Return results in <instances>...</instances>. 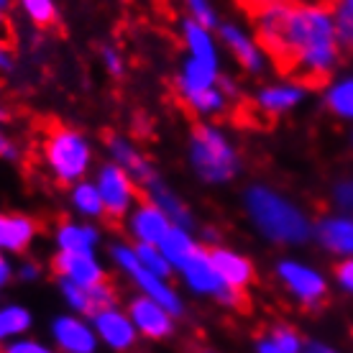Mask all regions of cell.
I'll list each match as a JSON object with an SVG mask.
<instances>
[{
	"label": "cell",
	"mask_w": 353,
	"mask_h": 353,
	"mask_svg": "<svg viewBox=\"0 0 353 353\" xmlns=\"http://www.w3.org/2000/svg\"><path fill=\"white\" fill-rule=\"evenodd\" d=\"M330 10H333L341 49H353V0H333Z\"/></svg>",
	"instance_id": "f1b7e54d"
},
{
	"label": "cell",
	"mask_w": 353,
	"mask_h": 353,
	"mask_svg": "<svg viewBox=\"0 0 353 353\" xmlns=\"http://www.w3.org/2000/svg\"><path fill=\"white\" fill-rule=\"evenodd\" d=\"M136 251V259H139V264L146 269V272L157 274V276H164L167 279L169 274H172V264L167 261V256L161 254L159 246H151V243H139V246L133 248Z\"/></svg>",
	"instance_id": "4dcf8cb0"
},
{
	"label": "cell",
	"mask_w": 353,
	"mask_h": 353,
	"mask_svg": "<svg viewBox=\"0 0 353 353\" xmlns=\"http://www.w3.org/2000/svg\"><path fill=\"white\" fill-rule=\"evenodd\" d=\"M100 233L92 225H77V223H64L62 228L57 230V246L59 251H70V254H92V248L97 246Z\"/></svg>",
	"instance_id": "603a6c76"
},
{
	"label": "cell",
	"mask_w": 353,
	"mask_h": 353,
	"mask_svg": "<svg viewBox=\"0 0 353 353\" xmlns=\"http://www.w3.org/2000/svg\"><path fill=\"white\" fill-rule=\"evenodd\" d=\"M307 353H312V351H307Z\"/></svg>",
	"instance_id": "681fc988"
},
{
	"label": "cell",
	"mask_w": 353,
	"mask_h": 353,
	"mask_svg": "<svg viewBox=\"0 0 353 353\" xmlns=\"http://www.w3.org/2000/svg\"><path fill=\"white\" fill-rule=\"evenodd\" d=\"M246 210L248 218L254 221L261 236H266L274 243H302L310 239L312 225L307 215L292 205L287 197L274 192L269 187L254 185L246 190Z\"/></svg>",
	"instance_id": "7a4b0ae2"
},
{
	"label": "cell",
	"mask_w": 353,
	"mask_h": 353,
	"mask_svg": "<svg viewBox=\"0 0 353 353\" xmlns=\"http://www.w3.org/2000/svg\"><path fill=\"white\" fill-rule=\"evenodd\" d=\"M72 205H74L85 218H100V215H105L100 190H97V185H92V182H77V185H74V190H72Z\"/></svg>",
	"instance_id": "4316f807"
},
{
	"label": "cell",
	"mask_w": 353,
	"mask_h": 353,
	"mask_svg": "<svg viewBox=\"0 0 353 353\" xmlns=\"http://www.w3.org/2000/svg\"><path fill=\"white\" fill-rule=\"evenodd\" d=\"M190 161L208 185H223L239 172V154L215 125H197L190 136Z\"/></svg>",
	"instance_id": "277c9868"
},
{
	"label": "cell",
	"mask_w": 353,
	"mask_h": 353,
	"mask_svg": "<svg viewBox=\"0 0 353 353\" xmlns=\"http://www.w3.org/2000/svg\"><path fill=\"white\" fill-rule=\"evenodd\" d=\"M333 197H336V205L341 208V210L353 215V176L351 179L338 182L336 190H333Z\"/></svg>",
	"instance_id": "e575fe53"
},
{
	"label": "cell",
	"mask_w": 353,
	"mask_h": 353,
	"mask_svg": "<svg viewBox=\"0 0 353 353\" xmlns=\"http://www.w3.org/2000/svg\"><path fill=\"white\" fill-rule=\"evenodd\" d=\"M185 3H187V8H190L192 21H197L200 26L212 28L218 23V16H215V10H212L210 0H185Z\"/></svg>",
	"instance_id": "d6a6232c"
},
{
	"label": "cell",
	"mask_w": 353,
	"mask_h": 353,
	"mask_svg": "<svg viewBox=\"0 0 353 353\" xmlns=\"http://www.w3.org/2000/svg\"><path fill=\"white\" fill-rule=\"evenodd\" d=\"M108 151H110V157H113V164H118V167L123 169L133 182L149 187L151 182L157 179V174H154L151 164L146 161V157H143L131 141H125L121 136H113V133H110V136H108Z\"/></svg>",
	"instance_id": "5bb4252c"
},
{
	"label": "cell",
	"mask_w": 353,
	"mask_h": 353,
	"mask_svg": "<svg viewBox=\"0 0 353 353\" xmlns=\"http://www.w3.org/2000/svg\"><path fill=\"white\" fill-rule=\"evenodd\" d=\"M259 353H284V351L274 343L272 338H261V341H259Z\"/></svg>",
	"instance_id": "60d3db41"
},
{
	"label": "cell",
	"mask_w": 353,
	"mask_h": 353,
	"mask_svg": "<svg viewBox=\"0 0 353 353\" xmlns=\"http://www.w3.org/2000/svg\"><path fill=\"white\" fill-rule=\"evenodd\" d=\"M6 353H52L46 345L36 343V341H16L6 348Z\"/></svg>",
	"instance_id": "74e56055"
},
{
	"label": "cell",
	"mask_w": 353,
	"mask_h": 353,
	"mask_svg": "<svg viewBox=\"0 0 353 353\" xmlns=\"http://www.w3.org/2000/svg\"><path fill=\"white\" fill-rule=\"evenodd\" d=\"M221 36L225 46H228L233 57L239 59V64L243 70L248 72H261L264 70V54L261 49L256 46L254 39H248L239 26H233V23H223L221 26Z\"/></svg>",
	"instance_id": "ac0fdd59"
},
{
	"label": "cell",
	"mask_w": 353,
	"mask_h": 353,
	"mask_svg": "<svg viewBox=\"0 0 353 353\" xmlns=\"http://www.w3.org/2000/svg\"><path fill=\"white\" fill-rule=\"evenodd\" d=\"M161 254L167 256V261L172 266H179L185 264L187 259L192 256L194 251H197V243L192 241V236H190V230L187 228H179V225H172V230H169L167 236H164V241L159 243Z\"/></svg>",
	"instance_id": "d4e9b609"
},
{
	"label": "cell",
	"mask_w": 353,
	"mask_h": 353,
	"mask_svg": "<svg viewBox=\"0 0 353 353\" xmlns=\"http://www.w3.org/2000/svg\"><path fill=\"white\" fill-rule=\"evenodd\" d=\"M8 3L10 0H0V8H8Z\"/></svg>",
	"instance_id": "c3c4849f"
},
{
	"label": "cell",
	"mask_w": 353,
	"mask_h": 353,
	"mask_svg": "<svg viewBox=\"0 0 353 353\" xmlns=\"http://www.w3.org/2000/svg\"><path fill=\"white\" fill-rule=\"evenodd\" d=\"M128 228L136 236L139 243H151V246H159L164 236L172 230V221L167 218V212L161 210L159 205L141 203L136 205L131 212V221H128Z\"/></svg>",
	"instance_id": "30bf717a"
},
{
	"label": "cell",
	"mask_w": 353,
	"mask_h": 353,
	"mask_svg": "<svg viewBox=\"0 0 353 353\" xmlns=\"http://www.w3.org/2000/svg\"><path fill=\"white\" fill-rule=\"evenodd\" d=\"M59 287H62L64 300L70 302L77 312H82V315H90V318H95L97 312L110 310L115 305V292H113V287H110V284L80 287V284L70 282V279H59Z\"/></svg>",
	"instance_id": "8fae6325"
},
{
	"label": "cell",
	"mask_w": 353,
	"mask_h": 353,
	"mask_svg": "<svg viewBox=\"0 0 353 353\" xmlns=\"http://www.w3.org/2000/svg\"><path fill=\"white\" fill-rule=\"evenodd\" d=\"M3 10V8H0ZM10 39V31H8V23H6V18H3V13H0V44H6Z\"/></svg>",
	"instance_id": "7bdbcfd3"
},
{
	"label": "cell",
	"mask_w": 353,
	"mask_h": 353,
	"mask_svg": "<svg viewBox=\"0 0 353 353\" xmlns=\"http://www.w3.org/2000/svg\"><path fill=\"white\" fill-rule=\"evenodd\" d=\"M41 149H44V161L52 176L59 185H72L80 182L88 174L92 151L85 136L72 131L62 123H46L44 136H41Z\"/></svg>",
	"instance_id": "3957f363"
},
{
	"label": "cell",
	"mask_w": 353,
	"mask_h": 353,
	"mask_svg": "<svg viewBox=\"0 0 353 353\" xmlns=\"http://www.w3.org/2000/svg\"><path fill=\"white\" fill-rule=\"evenodd\" d=\"M0 157H3V159H16V157H18L16 146L6 139V133H3V131H0Z\"/></svg>",
	"instance_id": "ab89813d"
},
{
	"label": "cell",
	"mask_w": 353,
	"mask_h": 353,
	"mask_svg": "<svg viewBox=\"0 0 353 353\" xmlns=\"http://www.w3.org/2000/svg\"><path fill=\"white\" fill-rule=\"evenodd\" d=\"M146 190H149V194H151V203L159 205L161 210L167 212V218L172 221V225H179V228H187V230L192 228V215H190L185 203H182L172 190H167L159 179H154Z\"/></svg>",
	"instance_id": "cb8c5ba5"
},
{
	"label": "cell",
	"mask_w": 353,
	"mask_h": 353,
	"mask_svg": "<svg viewBox=\"0 0 353 353\" xmlns=\"http://www.w3.org/2000/svg\"><path fill=\"white\" fill-rule=\"evenodd\" d=\"M97 190L103 197V208L113 221H121L136 200V182L118 164H105L97 172Z\"/></svg>",
	"instance_id": "52a82bcc"
},
{
	"label": "cell",
	"mask_w": 353,
	"mask_h": 353,
	"mask_svg": "<svg viewBox=\"0 0 353 353\" xmlns=\"http://www.w3.org/2000/svg\"><path fill=\"white\" fill-rule=\"evenodd\" d=\"M179 272H182L187 287L192 292H197V294H210V297L221 300L223 305H230V307H241L243 292L230 290L228 284L223 282L221 274L215 272V266H212L210 251L197 248L192 256L179 266Z\"/></svg>",
	"instance_id": "8992f818"
},
{
	"label": "cell",
	"mask_w": 353,
	"mask_h": 353,
	"mask_svg": "<svg viewBox=\"0 0 353 353\" xmlns=\"http://www.w3.org/2000/svg\"><path fill=\"white\" fill-rule=\"evenodd\" d=\"M28 325H31L28 310L18 307V305H8V307L0 310V341H3V338L26 333Z\"/></svg>",
	"instance_id": "f546056e"
},
{
	"label": "cell",
	"mask_w": 353,
	"mask_h": 353,
	"mask_svg": "<svg viewBox=\"0 0 353 353\" xmlns=\"http://www.w3.org/2000/svg\"><path fill=\"white\" fill-rule=\"evenodd\" d=\"M21 276H23V279H36V276H39V269H36L34 264H26L21 269Z\"/></svg>",
	"instance_id": "f6af8a7d"
},
{
	"label": "cell",
	"mask_w": 353,
	"mask_h": 353,
	"mask_svg": "<svg viewBox=\"0 0 353 353\" xmlns=\"http://www.w3.org/2000/svg\"><path fill=\"white\" fill-rule=\"evenodd\" d=\"M218 85V67L205 62H197V59H187L182 72H179V80H176V90H179V97L194 95V92H203V90H210Z\"/></svg>",
	"instance_id": "ffe728a7"
},
{
	"label": "cell",
	"mask_w": 353,
	"mask_h": 353,
	"mask_svg": "<svg viewBox=\"0 0 353 353\" xmlns=\"http://www.w3.org/2000/svg\"><path fill=\"white\" fill-rule=\"evenodd\" d=\"M10 279V264L6 261V256L0 254V284H6Z\"/></svg>",
	"instance_id": "b9f144b4"
},
{
	"label": "cell",
	"mask_w": 353,
	"mask_h": 353,
	"mask_svg": "<svg viewBox=\"0 0 353 353\" xmlns=\"http://www.w3.org/2000/svg\"><path fill=\"white\" fill-rule=\"evenodd\" d=\"M292 3H297V6H327L330 8L333 0H292Z\"/></svg>",
	"instance_id": "bcb514c9"
},
{
	"label": "cell",
	"mask_w": 353,
	"mask_h": 353,
	"mask_svg": "<svg viewBox=\"0 0 353 353\" xmlns=\"http://www.w3.org/2000/svg\"><path fill=\"white\" fill-rule=\"evenodd\" d=\"M103 62H105V67H108L110 74H115V77H121V74H123V62H121V54L115 52V49H110V46L103 49Z\"/></svg>",
	"instance_id": "8d00e7d4"
},
{
	"label": "cell",
	"mask_w": 353,
	"mask_h": 353,
	"mask_svg": "<svg viewBox=\"0 0 353 353\" xmlns=\"http://www.w3.org/2000/svg\"><path fill=\"white\" fill-rule=\"evenodd\" d=\"M276 274L287 290L297 297L305 305H318L323 297L327 294V284L323 279V274L315 272L312 266L300 264V261H292V259H284L276 266Z\"/></svg>",
	"instance_id": "ba28073f"
},
{
	"label": "cell",
	"mask_w": 353,
	"mask_h": 353,
	"mask_svg": "<svg viewBox=\"0 0 353 353\" xmlns=\"http://www.w3.org/2000/svg\"><path fill=\"white\" fill-rule=\"evenodd\" d=\"M92 323H95L97 336L103 338L110 348H115V351H128L136 343V325H133V320L128 315H123V312H118L115 307L97 312Z\"/></svg>",
	"instance_id": "9a60e30c"
},
{
	"label": "cell",
	"mask_w": 353,
	"mask_h": 353,
	"mask_svg": "<svg viewBox=\"0 0 353 353\" xmlns=\"http://www.w3.org/2000/svg\"><path fill=\"white\" fill-rule=\"evenodd\" d=\"M13 67V62H10V54L3 49V44H0V70H10Z\"/></svg>",
	"instance_id": "ee69618b"
},
{
	"label": "cell",
	"mask_w": 353,
	"mask_h": 353,
	"mask_svg": "<svg viewBox=\"0 0 353 353\" xmlns=\"http://www.w3.org/2000/svg\"><path fill=\"white\" fill-rule=\"evenodd\" d=\"M305 90L302 85L287 82V85H274V88H264L256 95V110L266 115H282L292 110L294 105H300L305 100Z\"/></svg>",
	"instance_id": "d6986e66"
},
{
	"label": "cell",
	"mask_w": 353,
	"mask_h": 353,
	"mask_svg": "<svg viewBox=\"0 0 353 353\" xmlns=\"http://www.w3.org/2000/svg\"><path fill=\"white\" fill-rule=\"evenodd\" d=\"M336 279L345 292L353 294V259H343V261L336 266Z\"/></svg>",
	"instance_id": "d590c367"
},
{
	"label": "cell",
	"mask_w": 353,
	"mask_h": 353,
	"mask_svg": "<svg viewBox=\"0 0 353 353\" xmlns=\"http://www.w3.org/2000/svg\"><path fill=\"white\" fill-rule=\"evenodd\" d=\"M128 318L133 320L136 330H141L149 338H167L174 330V315L164 310L159 302L149 300V297H136L128 305Z\"/></svg>",
	"instance_id": "9c48e42d"
},
{
	"label": "cell",
	"mask_w": 353,
	"mask_h": 353,
	"mask_svg": "<svg viewBox=\"0 0 353 353\" xmlns=\"http://www.w3.org/2000/svg\"><path fill=\"white\" fill-rule=\"evenodd\" d=\"M182 34H185L187 52H190L192 59L218 67V49L212 44V36L208 28L200 26L192 18H187V21H182Z\"/></svg>",
	"instance_id": "7402d4cb"
},
{
	"label": "cell",
	"mask_w": 353,
	"mask_h": 353,
	"mask_svg": "<svg viewBox=\"0 0 353 353\" xmlns=\"http://www.w3.org/2000/svg\"><path fill=\"white\" fill-rule=\"evenodd\" d=\"M212 266L215 272L221 274V279L228 284L230 290L243 292L254 279V266L246 256H241L236 251H228V248H212L210 251Z\"/></svg>",
	"instance_id": "e0dca14e"
},
{
	"label": "cell",
	"mask_w": 353,
	"mask_h": 353,
	"mask_svg": "<svg viewBox=\"0 0 353 353\" xmlns=\"http://www.w3.org/2000/svg\"><path fill=\"white\" fill-rule=\"evenodd\" d=\"M320 246L327 248L330 254L343 259H353V215H327L320 218L315 225Z\"/></svg>",
	"instance_id": "4fadbf2b"
},
{
	"label": "cell",
	"mask_w": 353,
	"mask_h": 353,
	"mask_svg": "<svg viewBox=\"0 0 353 353\" xmlns=\"http://www.w3.org/2000/svg\"><path fill=\"white\" fill-rule=\"evenodd\" d=\"M54 269L62 279L80 284V287H97L105 284V272L97 264L92 254H70V251H59L54 259Z\"/></svg>",
	"instance_id": "7c38bea8"
},
{
	"label": "cell",
	"mask_w": 353,
	"mask_h": 353,
	"mask_svg": "<svg viewBox=\"0 0 353 353\" xmlns=\"http://www.w3.org/2000/svg\"><path fill=\"white\" fill-rule=\"evenodd\" d=\"M182 103H185L190 110H194L197 115H218L228 105V95L215 85V88H210V90H203V92L182 97Z\"/></svg>",
	"instance_id": "484cf974"
},
{
	"label": "cell",
	"mask_w": 353,
	"mask_h": 353,
	"mask_svg": "<svg viewBox=\"0 0 353 353\" xmlns=\"http://www.w3.org/2000/svg\"><path fill=\"white\" fill-rule=\"evenodd\" d=\"M52 333L64 353H95V330L82 320L70 318V315L57 318Z\"/></svg>",
	"instance_id": "2e32d148"
},
{
	"label": "cell",
	"mask_w": 353,
	"mask_h": 353,
	"mask_svg": "<svg viewBox=\"0 0 353 353\" xmlns=\"http://www.w3.org/2000/svg\"><path fill=\"white\" fill-rule=\"evenodd\" d=\"M310 351L312 353H338V351H333L330 345H323V343H312L310 345Z\"/></svg>",
	"instance_id": "7dc6e473"
},
{
	"label": "cell",
	"mask_w": 353,
	"mask_h": 353,
	"mask_svg": "<svg viewBox=\"0 0 353 353\" xmlns=\"http://www.w3.org/2000/svg\"><path fill=\"white\" fill-rule=\"evenodd\" d=\"M325 103L338 118L353 121V77H345V80L336 82L333 88L327 90Z\"/></svg>",
	"instance_id": "83f0119b"
},
{
	"label": "cell",
	"mask_w": 353,
	"mask_h": 353,
	"mask_svg": "<svg viewBox=\"0 0 353 353\" xmlns=\"http://www.w3.org/2000/svg\"><path fill=\"white\" fill-rule=\"evenodd\" d=\"M239 3H241V8L251 16L254 10L264 8V6H272V3H292V0H239Z\"/></svg>",
	"instance_id": "f35d334b"
},
{
	"label": "cell",
	"mask_w": 353,
	"mask_h": 353,
	"mask_svg": "<svg viewBox=\"0 0 353 353\" xmlns=\"http://www.w3.org/2000/svg\"><path fill=\"white\" fill-rule=\"evenodd\" d=\"M36 225L23 215H0V251H23L34 241Z\"/></svg>",
	"instance_id": "44dd1931"
},
{
	"label": "cell",
	"mask_w": 353,
	"mask_h": 353,
	"mask_svg": "<svg viewBox=\"0 0 353 353\" xmlns=\"http://www.w3.org/2000/svg\"><path fill=\"white\" fill-rule=\"evenodd\" d=\"M113 261L121 269H123L128 276H131L136 287L143 292V297H149V300L159 302L161 307L169 310L172 315H182V300L176 297V292L172 290L167 284L164 276H157V274L146 272L141 264H139V259H136V251L131 246H125V243H115L113 246Z\"/></svg>",
	"instance_id": "5b68a950"
},
{
	"label": "cell",
	"mask_w": 353,
	"mask_h": 353,
	"mask_svg": "<svg viewBox=\"0 0 353 353\" xmlns=\"http://www.w3.org/2000/svg\"><path fill=\"white\" fill-rule=\"evenodd\" d=\"M274 341V343L279 345L284 353H300L302 351V341H300V336L292 330V327H274L272 330V336H269Z\"/></svg>",
	"instance_id": "836d02e7"
},
{
	"label": "cell",
	"mask_w": 353,
	"mask_h": 353,
	"mask_svg": "<svg viewBox=\"0 0 353 353\" xmlns=\"http://www.w3.org/2000/svg\"><path fill=\"white\" fill-rule=\"evenodd\" d=\"M251 21L266 57L294 85L318 88L336 70L341 44L327 6L272 3L254 10Z\"/></svg>",
	"instance_id": "6da1fadb"
},
{
	"label": "cell",
	"mask_w": 353,
	"mask_h": 353,
	"mask_svg": "<svg viewBox=\"0 0 353 353\" xmlns=\"http://www.w3.org/2000/svg\"><path fill=\"white\" fill-rule=\"evenodd\" d=\"M23 10L28 13V18L34 21L36 26H54L57 23V8H54V0H21Z\"/></svg>",
	"instance_id": "1f68e13d"
}]
</instances>
